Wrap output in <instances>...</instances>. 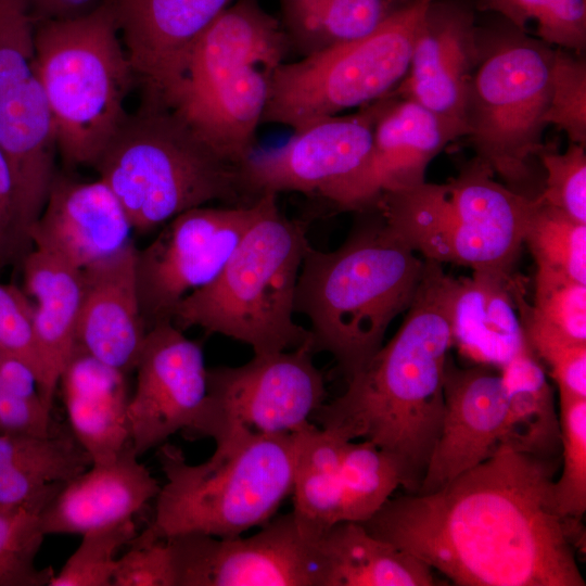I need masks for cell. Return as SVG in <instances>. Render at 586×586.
I'll use <instances>...</instances> for the list:
<instances>
[{"label": "cell", "mask_w": 586, "mask_h": 586, "mask_svg": "<svg viewBox=\"0 0 586 586\" xmlns=\"http://www.w3.org/2000/svg\"><path fill=\"white\" fill-rule=\"evenodd\" d=\"M161 485L131 443L112 461L92 463L63 483L41 513L46 535L80 534L123 522L155 499Z\"/></svg>", "instance_id": "obj_23"}, {"label": "cell", "mask_w": 586, "mask_h": 586, "mask_svg": "<svg viewBox=\"0 0 586 586\" xmlns=\"http://www.w3.org/2000/svg\"><path fill=\"white\" fill-rule=\"evenodd\" d=\"M506 412L500 373L482 365L459 368L448 355L441 430L417 493L435 491L491 457L500 446Z\"/></svg>", "instance_id": "obj_19"}, {"label": "cell", "mask_w": 586, "mask_h": 586, "mask_svg": "<svg viewBox=\"0 0 586 586\" xmlns=\"http://www.w3.org/2000/svg\"><path fill=\"white\" fill-rule=\"evenodd\" d=\"M137 250L131 241L81 269L76 346L125 374L135 371L148 332L138 293Z\"/></svg>", "instance_id": "obj_22"}, {"label": "cell", "mask_w": 586, "mask_h": 586, "mask_svg": "<svg viewBox=\"0 0 586 586\" xmlns=\"http://www.w3.org/2000/svg\"><path fill=\"white\" fill-rule=\"evenodd\" d=\"M268 86L267 72L246 67L205 87L180 93L166 105L216 152L240 166L253 153Z\"/></svg>", "instance_id": "obj_27"}, {"label": "cell", "mask_w": 586, "mask_h": 586, "mask_svg": "<svg viewBox=\"0 0 586 586\" xmlns=\"http://www.w3.org/2000/svg\"><path fill=\"white\" fill-rule=\"evenodd\" d=\"M135 371L127 413L139 457L191 428L207 395V368L201 345L166 320L148 330Z\"/></svg>", "instance_id": "obj_16"}, {"label": "cell", "mask_w": 586, "mask_h": 586, "mask_svg": "<svg viewBox=\"0 0 586 586\" xmlns=\"http://www.w3.org/2000/svg\"><path fill=\"white\" fill-rule=\"evenodd\" d=\"M131 231L123 205L101 178L56 176L29 240L33 247L84 269L123 250L132 241Z\"/></svg>", "instance_id": "obj_21"}, {"label": "cell", "mask_w": 586, "mask_h": 586, "mask_svg": "<svg viewBox=\"0 0 586 586\" xmlns=\"http://www.w3.org/2000/svg\"><path fill=\"white\" fill-rule=\"evenodd\" d=\"M93 167L140 233L213 201L254 202L243 189L240 166L154 99L145 98L137 113L127 115Z\"/></svg>", "instance_id": "obj_5"}, {"label": "cell", "mask_w": 586, "mask_h": 586, "mask_svg": "<svg viewBox=\"0 0 586 586\" xmlns=\"http://www.w3.org/2000/svg\"><path fill=\"white\" fill-rule=\"evenodd\" d=\"M34 35L26 0H0V150L13 178L18 226L29 243L56 177L58 151Z\"/></svg>", "instance_id": "obj_12"}, {"label": "cell", "mask_w": 586, "mask_h": 586, "mask_svg": "<svg viewBox=\"0 0 586 586\" xmlns=\"http://www.w3.org/2000/svg\"><path fill=\"white\" fill-rule=\"evenodd\" d=\"M340 522L364 523L403 487L396 461L374 444L346 441L340 467Z\"/></svg>", "instance_id": "obj_34"}, {"label": "cell", "mask_w": 586, "mask_h": 586, "mask_svg": "<svg viewBox=\"0 0 586 586\" xmlns=\"http://www.w3.org/2000/svg\"><path fill=\"white\" fill-rule=\"evenodd\" d=\"M476 9L500 14L549 46L576 54L586 47V0H477Z\"/></svg>", "instance_id": "obj_37"}, {"label": "cell", "mask_w": 586, "mask_h": 586, "mask_svg": "<svg viewBox=\"0 0 586 586\" xmlns=\"http://www.w3.org/2000/svg\"><path fill=\"white\" fill-rule=\"evenodd\" d=\"M21 264L25 292L34 302L35 335L43 368L39 394L52 411L60 378L76 347L81 269L35 247Z\"/></svg>", "instance_id": "obj_25"}, {"label": "cell", "mask_w": 586, "mask_h": 586, "mask_svg": "<svg viewBox=\"0 0 586 586\" xmlns=\"http://www.w3.org/2000/svg\"><path fill=\"white\" fill-rule=\"evenodd\" d=\"M128 547L116 560L112 586H175L166 540Z\"/></svg>", "instance_id": "obj_45"}, {"label": "cell", "mask_w": 586, "mask_h": 586, "mask_svg": "<svg viewBox=\"0 0 586 586\" xmlns=\"http://www.w3.org/2000/svg\"><path fill=\"white\" fill-rule=\"evenodd\" d=\"M545 123L563 130L570 142L586 146V63L582 54L553 49Z\"/></svg>", "instance_id": "obj_41"}, {"label": "cell", "mask_w": 586, "mask_h": 586, "mask_svg": "<svg viewBox=\"0 0 586 586\" xmlns=\"http://www.w3.org/2000/svg\"><path fill=\"white\" fill-rule=\"evenodd\" d=\"M534 311L568 339L586 343V284L536 275Z\"/></svg>", "instance_id": "obj_43"}, {"label": "cell", "mask_w": 586, "mask_h": 586, "mask_svg": "<svg viewBox=\"0 0 586 586\" xmlns=\"http://www.w3.org/2000/svg\"><path fill=\"white\" fill-rule=\"evenodd\" d=\"M479 58L466 105V136L476 158L510 189L532 179L544 149L553 48L507 25L479 28Z\"/></svg>", "instance_id": "obj_9"}, {"label": "cell", "mask_w": 586, "mask_h": 586, "mask_svg": "<svg viewBox=\"0 0 586 586\" xmlns=\"http://www.w3.org/2000/svg\"><path fill=\"white\" fill-rule=\"evenodd\" d=\"M313 343L254 355L244 365L207 368V395L188 436L209 437L215 448L255 436L293 434L313 423L327 402Z\"/></svg>", "instance_id": "obj_11"}, {"label": "cell", "mask_w": 586, "mask_h": 586, "mask_svg": "<svg viewBox=\"0 0 586 586\" xmlns=\"http://www.w3.org/2000/svg\"><path fill=\"white\" fill-rule=\"evenodd\" d=\"M31 249L18 226L13 178L0 150V266L15 258L22 262Z\"/></svg>", "instance_id": "obj_46"}, {"label": "cell", "mask_w": 586, "mask_h": 586, "mask_svg": "<svg viewBox=\"0 0 586 586\" xmlns=\"http://www.w3.org/2000/svg\"><path fill=\"white\" fill-rule=\"evenodd\" d=\"M289 50L280 22L257 0H235L195 40L179 80L158 101L168 103L246 67L270 74Z\"/></svg>", "instance_id": "obj_24"}, {"label": "cell", "mask_w": 586, "mask_h": 586, "mask_svg": "<svg viewBox=\"0 0 586 586\" xmlns=\"http://www.w3.org/2000/svg\"><path fill=\"white\" fill-rule=\"evenodd\" d=\"M546 171L544 188L535 196L569 217L586 222L585 146L570 142L563 153L546 146L538 156Z\"/></svg>", "instance_id": "obj_42"}, {"label": "cell", "mask_w": 586, "mask_h": 586, "mask_svg": "<svg viewBox=\"0 0 586 586\" xmlns=\"http://www.w3.org/2000/svg\"><path fill=\"white\" fill-rule=\"evenodd\" d=\"M456 288L457 278L442 264L424 259L400 328L311 418L344 440L368 441L390 455L407 493L419 491L441 430Z\"/></svg>", "instance_id": "obj_2"}, {"label": "cell", "mask_w": 586, "mask_h": 586, "mask_svg": "<svg viewBox=\"0 0 586 586\" xmlns=\"http://www.w3.org/2000/svg\"><path fill=\"white\" fill-rule=\"evenodd\" d=\"M511 273L473 271L457 278L453 345L477 365L501 369L527 347Z\"/></svg>", "instance_id": "obj_28"}, {"label": "cell", "mask_w": 586, "mask_h": 586, "mask_svg": "<svg viewBox=\"0 0 586 586\" xmlns=\"http://www.w3.org/2000/svg\"><path fill=\"white\" fill-rule=\"evenodd\" d=\"M398 1H407V0H398Z\"/></svg>", "instance_id": "obj_48"}, {"label": "cell", "mask_w": 586, "mask_h": 586, "mask_svg": "<svg viewBox=\"0 0 586 586\" xmlns=\"http://www.w3.org/2000/svg\"><path fill=\"white\" fill-rule=\"evenodd\" d=\"M479 50L473 10L458 0H431L408 72L394 94L421 104L466 136V105Z\"/></svg>", "instance_id": "obj_18"}, {"label": "cell", "mask_w": 586, "mask_h": 586, "mask_svg": "<svg viewBox=\"0 0 586 586\" xmlns=\"http://www.w3.org/2000/svg\"><path fill=\"white\" fill-rule=\"evenodd\" d=\"M39 76L58 151L69 166H93L127 117L136 79L112 8L35 24Z\"/></svg>", "instance_id": "obj_8"}, {"label": "cell", "mask_w": 586, "mask_h": 586, "mask_svg": "<svg viewBox=\"0 0 586 586\" xmlns=\"http://www.w3.org/2000/svg\"><path fill=\"white\" fill-rule=\"evenodd\" d=\"M392 97L393 91L353 114L314 120L283 145L252 153L240 165L247 198L288 191L321 196L352 178L369 156L377 120Z\"/></svg>", "instance_id": "obj_15"}, {"label": "cell", "mask_w": 586, "mask_h": 586, "mask_svg": "<svg viewBox=\"0 0 586 586\" xmlns=\"http://www.w3.org/2000/svg\"><path fill=\"white\" fill-rule=\"evenodd\" d=\"M424 258L381 218L356 228L336 250L309 243L301 265L294 313L310 323L313 351L328 352L346 380L383 345L393 319L408 309Z\"/></svg>", "instance_id": "obj_3"}, {"label": "cell", "mask_w": 586, "mask_h": 586, "mask_svg": "<svg viewBox=\"0 0 586 586\" xmlns=\"http://www.w3.org/2000/svg\"><path fill=\"white\" fill-rule=\"evenodd\" d=\"M507 412L500 445L545 459L560 458V420L553 391L527 346L501 369Z\"/></svg>", "instance_id": "obj_31"}, {"label": "cell", "mask_w": 586, "mask_h": 586, "mask_svg": "<svg viewBox=\"0 0 586 586\" xmlns=\"http://www.w3.org/2000/svg\"><path fill=\"white\" fill-rule=\"evenodd\" d=\"M559 460L500 445L435 491L391 497L361 524L455 585L585 586L582 525L555 502Z\"/></svg>", "instance_id": "obj_1"}, {"label": "cell", "mask_w": 586, "mask_h": 586, "mask_svg": "<svg viewBox=\"0 0 586 586\" xmlns=\"http://www.w3.org/2000/svg\"><path fill=\"white\" fill-rule=\"evenodd\" d=\"M249 537L189 533L169 537L175 586H321L317 542L291 512Z\"/></svg>", "instance_id": "obj_14"}, {"label": "cell", "mask_w": 586, "mask_h": 586, "mask_svg": "<svg viewBox=\"0 0 586 586\" xmlns=\"http://www.w3.org/2000/svg\"><path fill=\"white\" fill-rule=\"evenodd\" d=\"M513 292L526 344L548 365L559 397L586 398V343L568 339L543 320L523 297L519 279Z\"/></svg>", "instance_id": "obj_38"}, {"label": "cell", "mask_w": 586, "mask_h": 586, "mask_svg": "<svg viewBox=\"0 0 586 586\" xmlns=\"http://www.w3.org/2000/svg\"><path fill=\"white\" fill-rule=\"evenodd\" d=\"M398 0H279L281 27L301 58L361 37L374 29Z\"/></svg>", "instance_id": "obj_33"}, {"label": "cell", "mask_w": 586, "mask_h": 586, "mask_svg": "<svg viewBox=\"0 0 586 586\" xmlns=\"http://www.w3.org/2000/svg\"><path fill=\"white\" fill-rule=\"evenodd\" d=\"M292 513L303 535L318 539L340 522V467L344 440L314 422L294 433Z\"/></svg>", "instance_id": "obj_32"}, {"label": "cell", "mask_w": 586, "mask_h": 586, "mask_svg": "<svg viewBox=\"0 0 586 586\" xmlns=\"http://www.w3.org/2000/svg\"><path fill=\"white\" fill-rule=\"evenodd\" d=\"M321 586H432L433 570L361 523L339 522L317 542Z\"/></svg>", "instance_id": "obj_29"}, {"label": "cell", "mask_w": 586, "mask_h": 586, "mask_svg": "<svg viewBox=\"0 0 586 586\" xmlns=\"http://www.w3.org/2000/svg\"><path fill=\"white\" fill-rule=\"evenodd\" d=\"M260 208V196L241 206L194 207L164 224L137 250L138 293L148 330L171 321L184 296L218 276Z\"/></svg>", "instance_id": "obj_13"}, {"label": "cell", "mask_w": 586, "mask_h": 586, "mask_svg": "<svg viewBox=\"0 0 586 586\" xmlns=\"http://www.w3.org/2000/svg\"><path fill=\"white\" fill-rule=\"evenodd\" d=\"M535 199L524 243L536 263V275L586 284V222Z\"/></svg>", "instance_id": "obj_36"}, {"label": "cell", "mask_w": 586, "mask_h": 586, "mask_svg": "<svg viewBox=\"0 0 586 586\" xmlns=\"http://www.w3.org/2000/svg\"><path fill=\"white\" fill-rule=\"evenodd\" d=\"M103 0H26L35 24L85 15Z\"/></svg>", "instance_id": "obj_47"}, {"label": "cell", "mask_w": 586, "mask_h": 586, "mask_svg": "<svg viewBox=\"0 0 586 586\" xmlns=\"http://www.w3.org/2000/svg\"><path fill=\"white\" fill-rule=\"evenodd\" d=\"M104 1L145 97L161 99L179 80L195 40L235 0Z\"/></svg>", "instance_id": "obj_20"}, {"label": "cell", "mask_w": 586, "mask_h": 586, "mask_svg": "<svg viewBox=\"0 0 586 586\" xmlns=\"http://www.w3.org/2000/svg\"><path fill=\"white\" fill-rule=\"evenodd\" d=\"M430 2L404 1L368 34L279 64L269 74L262 123L297 130L391 93L408 72L415 39Z\"/></svg>", "instance_id": "obj_10"}, {"label": "cell", "mask_w": 586, "mask_h": 586, "mask_svg": "<svg viewBox=\"0 0 586 586\" xmlns=\"http://www.w3.org/2000/svg\"><path fill=\"white\" fill-rule=\"evenodd\" d=\"M91 464L71 430L49 436L0 434V509L28 501Z\"/></svg>", "instance_id": "obj_30"}, {"label": "cell", "mask_w": 586, "mask_h": 586, "mask_svg": "<svg viewBox=\"0 0 586 586\" xmlns=\"http://www.w3.org/2000/svg\"><path fill=\"white\" fill-rule=\"evenodd\" d=\"M0 353L30 368L40 388L43 368L34 328V302L15 285L0 283Z\"/></svg>", "instance_id": "obj_44"}, {"label": "cell", "mask_w": 586, "mask_h": 586, "mask_svg": "<svg viewBox=\"0 0 586 586\" xmlns=\"http://www.w3.org/2000/svg\"><path fill=\"white\" fill-rule=\"evenodd\" d=\"M259 215L218 276L184 296L171 322L199 327L273 354L311 342L309 329L293 320L296 282L307 245L306 225L288 218L277 194L260 195Z\"/></svg>", "instance_id": "obj_4"}, {"label": "cell", "mask_w": 586, "mask_h": 586, "mask_svg": "<svg viewBox=\"0 0 586 586\" xmlns=\"http://www.w3.org/2000/svg\"><path fill=\"white\" fill-rule=\"evenodd\" d=\"M461 136L435 113L393 92L377 120L364 166L322 198L343 211L370 209L383 192L425 181L430 162Z\"/></svg>", "instance_id": "obj_17"}, {"label": "cell", "mask_w": 586, "mask_h": 586, "mask_svg": "<svg viewBox=\"0 0 586 586\" xmlns=\"http://www.w3.org/2000/svg\"><path fill=\"white\" fill-rule=\"evenodd\" d=\"M126 375L76 346L60 378L71 432L92 463L114 460L131 443Z\"/></svg>", "instance_id": "obj_26"}, {"label": "cell", "mask_w": 586, "mask_h": 586, "mask_svg": "<svg viewBox=\"0 0 586 586\" xmlns=\"http://www.w3.org/2000/svg\"><path fill=\"white\" fill-rule=\"evenodd\" d=\"M157 453L165 483L155 497L154 517L128 546L199 533L235 537L260 526L291 495L295 437L255 436L215 448L191 464L182 450L163 443Z\"/></svg>", "instance_id": "obj_6"}, {"label": "cell", "mask_w": 586, "mask_h": 586, "mask_svg": "<svg viewBox=\"0 0 586 586\" xmlns=\"http://www.w3.org/2000/svg\"><path fill=\"white\" fill-rule=\"evenodd\" d=\"M132 519L82 534L77 549L49 586H112L116 553L137 535Z\"/></svg>", "instance_id": "obj_40"}, {"label": "cell", "mask_w": 586, "mask_h": 586, "mask_svg": "<svg viewBox=\"0 0 586 586\" xmlns=\"http://www.w3.org/2000/svg\"><path fill=\"white\" fill-rule=\"evenodd\" d=\"M562 471L553 482L558 512L581 520L586 511V398L559 397Z\"/></svg>", "instance_id": "obj_39"}, {"label": "cell", "mask_w": 586, "mask_h": 586, "mask_svg": "<svg viewBox=\"0 0 586 586\" xmlns=\"http://www.w3.org/2000/svg\"><path fill=\"white\" fill-rule=\"evenodd\" d=\"M494 177L475 157L444 183L423 181L385 191L373 208L424 259L511 273L536 199Z\"/></svg>", "instance_id": "obj_7"}, {"label": "cell", "mask_w": 586, "mask_h": 586, "mask_svg": "<svg viewBox=\"0 0 586 586\" xmlns=\"http://www.w3.org/2000/svg\"><path fill=\"white\" fill-rule=\"evenodd\" d=\"M63 483H53L21 505L0 509V586H49L53 569H38L35 560L46 536L42 510Z\"/></svg>", "instance_id": "obj_35"}]
</instances>
